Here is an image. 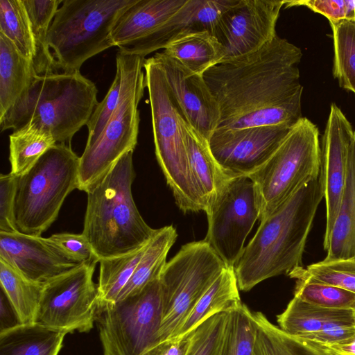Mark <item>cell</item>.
Returning <instances> with one entry per match:
<instances>
[{
	"label": "cell",
	"instance_id": "11",
	"mask_svg": "<svg viewBox=\"0 0 355 355\" xmlns=\"http://www.w3.org/2000/svg\"><path fill=\"white\" fill-rule=\"evenodd\" d=\"M205 213L208 228L203 240L227 267L234 268L248 235L260 218L254 182L246 176L231 178Z\"/></svg>",
	"mask_w": 355,
	"mask_h": 355
},
{
	"label": "cell",
	"instance_id": "36",
	"mask_svg": "<svg viewBox=\"0 0 355 355\" xmlns=\"http://www.w3.org/2000/svg\"><path fill=\"white\" fill-rule=\"evenodd\" d=\"M0 33L12 42L24 57L33 61L34 39L23 0H0Z\"/></svg>",
	"mask_w": 355,
	"mask_h": 355
},
{
	"label": "cell",
	"instance_id": "25",
	"mask_svg": "<svg viewBox=\"0 0 355 355\" xmlns=\"http://www.w3.org/2000/svg\"><path fill=\"white\" fill-rule=\"evenodd\" d=\"M233 267H226L204 293L172 338L182 336L211 316L230 311L241 302Z\"/></svg>",
	"mask_w": 355,
	"mask_h": 355
},
{
	"label": "cell",
	"instance_id": "35",
	"mask_svg": "<svg viewBox=\"0 0 355 355\" xmlns=\"http://www.w3.org/2000/svg\"><path fill=\"white\" fill-rule=\"evenodd\" d=\"M148 243L131 253L99 261L100 268L97 286L100 303L116 301L120 292L135 272Z\"/></svg>",
	"mask_w": 355,
	"mask_h": 355
},
{
	"label": "cell",
	"instance_id": "14",
	"mask_svg": "<svg viewBox=\"0 0 355 355\" xmlns=\"http://www.w3.org/2000/svg\"><path fill=\"white\" fill-rule=\"evenodd\" d=\"M284 4L280 0H236L220 17L214 33L225 49L223 61L254 52L272 41Z\"/></svg>",
	"mask_w": 355,
	"mask_h": 355
},
{
	"label": "cell",
	"instance_id": "17",
	"mask_svg": "<svg viewBox=\"0 0 355 355\" xmlns=\"http://www.w3.org/2000/svg\"><path fill=\"white\" fill-rule=\"evenodd\" d=\"M155 58L163 71L169 96L184 120L209 141L218 128V103L203 76L193 74L162 52Z\"/></svg>",
	"mask_w": 355,
	"mask_h": 355
},
{
	"label": "cell",
	"instance_id": "15",
	"mask_svg": "<svg viewBox=\"0 0 355 355\" xmlns=\"http://www.w3.org/2000/svg\"><path fill=\"white\" fill-rule=\"evenodd\" d=\"M291 128L281 125L216 128L209 139V145L228 178L248 177L268 160Z\"/></svg>",
	"mask_w": 355,
	"mask_h": 355
},
{
	"label": "cell",
	"instance_id": "47",
	"mask_svg": "<svg viewBox=\"0 0 355 355\" xmlns=\"http://www.w3.org/2000/svg\"><path fill=\"white\" fill-rule=\"evenodd\" d=\"M323 346L334 355H355V336L338 344Z\"/></svg>",
	"mask_w": 355,
	"mask_h": 355
},
{
	"label": "cell",
	"instance_id": "40",
	"mask_svg": "<svg viewBox=\"0 0 355 355\" xmlns=\"http://www.w3.org/2000/svg\"><path fill=\"white\" fill-rule=\"evenodd\" d=\"M227 313H216L195 329L185 355H218L223 342Z\"/></svg>",
	"mask_w": 355,
	"mask_h": 355
},
{
	"label": "cell",
	"instance_id": "18",
	"mask_svg": "<svg viewBox=\"0 0 355 355\" xmlns=\"http://www.w3.org/2000/svg\"><path fill=\"white\" fill-rule=\"evenodd\" d=\"M0 257L28 279L41 284L82 264L64 253L49 238L21 232H0Z\"/></svg>",
	"mask_w": 355,
	"mask_h": 355
},
{
	"label": "cell",
	"instance_id": "19",
	"mask_svg": "<svg viewBox=\"0 0 355 355\" xmlns=\"http://www.w3.org/2000/svg\"><path fill=\"white\" fill-rule=\"evenodd\" d=\"M187 1L137 0L114 24L112 33L114 46L122 53L141 56L149 39Z\"/></svg>",
	"mask_w": 355,
	"mask_h": 355
},
{
	"label": "cell",
	"instance_id": "41",
	"mask_svg": "<svg viewBox=\"0 0 355 355\" xmlns=\"http://www.w3.org/2000/svg\"><path fill=\"white\" fill-rule=\"evenodd\" d=\"M17 177L10 172L0 175V232H19L15 219Z\"/></svg>",
	"mask_w": 355,
	"mask_h": 355
},
{
	"label": "cell",
	"instance_id": "13",
	"mask_svg": "<svg viewBox=\"0 0 355 355\" xmlns=\"http://www.w3.org/2000/svg\"><path fill=\"white\" fill-rule=\"evenodd\" d=\"M146 87L145 78L125 94L96 141L85 146L80 157L78 189H93L137 144L140 121L138 105Z\"/></svg>",
	"mask_w": 355,
	"mask_h": 355
},
{
	"label": "cell",
	"instance_id": "24",
	"mask_svg": "<svg viewBox=\"0 0 355 355\" xmlns=\"http://www.w3.org/2000/svg\"><path fill=\"white\" fill-rule=\"evenodd\" d=\"M188 71L200 76L225 58L223 46L209 31L194 32L178 37L162 51Z\"/></svg>",
	"mask_w": 355,
	"mask_h": 355
},
{
	"label": "cell",
	"instance_id": "21",
	"mask_svg": "<svg viewBox=\"0 0 355 355\" xmlns=\"http://www.w3.org/2000/svg\"><path fill=\"white\" fill-rule=\"evenodd\" d=\"M144 62L145 58L141 56L118 51L114 79L87 125L88 137L85 146H89L96 141L123 97L145 78V71L143 70Z\"/></svg>",
	"mask_w": 355,
	"mask_h": 355
},
{
	"label": "cell",
	"instance_id": "3",
	"mask_svg": "<svg viewBox=\"0 0 355 355\" xmlns=\"http://www.w3.org/2000/svg\"><path fill=\"white\" fill-rule=\"evenodd\" d=\"M133 152L125 153L87 193L83 234L99 262L123 256L147 244L157 232L143 219L133 199Z\"/></svg>",
	"mask_w": 355,
	"mask_h": 355
},
{
	"label": "cell",
	"instance_id": "39",
	"mask_svg": "<svg viewBox=\"0 0 355 355\" xmlns=\"http://www.w3.org/2000/svg\"><path fill=\"white\" fill-rule=\"evenodd\" d=\"M294 296L325 309L355 310L354 293L303 278L297 279Z\"/></svg>",
	"mask_w": 355,
	"mask_h": 355
},
{
	"label": "cell",
	"instance_id": "10",
	"mask_svg": "<svg viewBox=\"0 0 355 355\" xmlns=\"http://www.w3.org/2000/svg\"><path fill=\"white\" fill-rule=\"evenodd\" d=\"M96 320L104 355H145L157 344L162 320L159 279L123 300L98 302Z\"/></svg>",
	"mask_w": 355,
	"mask_h": 355
},
{
	"label": "cell",
	"instance_id": "22",
	"mask_svg": "<svg viewBox=\"0 0 355 355\" xmlns=\"http://www.w3.org/2000/svg\"><path fill=\"white\" fill-rule=\"evenodd\" d=\"M277 321L286 333L303 338L336 327L355 326V310L325 309L294 296Z\"/></svg>",
	"mask_w": 355,
	"mask_h": 355
},
{
	"label": "cell",
	"instance_id": "37",
	"mask_svg": "<svg viewBox=\"0 0 355 355\" xmlns=\"http://www.w3.org/2000/svg\"><path fill=\"white\" fill-rule=\"evenodd\" d=\"M256 327L252 312L243 303L227 312L218 355H252Z\"/></svg>",
	"mask_w": 355,
	"mask_h": 355
},
{
	"label": "cell",
	"instance_id": "34",
	"mask_svg": "<svg viewBox=\"0 0 355 355\" xmlns=\"http://www.w3.org/2000/svg\"><path fill=\"white\" fill-rule=\"evenodd\" d=\"M329 22L334 39V76L342 88L355 94V21Z\"/></svg>",
	"mask_w": 355,
	"mask_h": 355
},
{
	"label": "cell",
	"instance_id": "45",
	"mask_svg": "<svg viewBox=\"0 0 355 355\" xmlns=\"http://www.w3.org/2000/svg\"><path fill=\"white\" fill-rule=\"evenodd\" d=\"M194 329L182 336L172 338L159 343L145 355H185L190 345Z\"/></svg>",
	"mask_w": 355,
	"mask_h": 355
},
{
	"label": "cell",
	"instance_id": "27",
	"mask_svg": "<svg viewBox=\"0 0 355 355\" xmlns=\"http://www.w3.org/2000/svg\"><path fill=\"white\" fill-rule=\"evenodd\" d=\"M67 334L37 322L19 324L0 331V355H58Z\"/></svg>",
	"mask_w": 355,
	"mask_h": 355
},
{
	"label": "cell",
	"instance_id": "38",
	"mask_svg": "<svg viewBox=\"0 0 355 355\" xmlns=\"http://www.w3.org/2000/svg\"><path fill=\"white\" fill-rule=\"evenodd\" d=\"M288 275L337 286L355 293V257L325 260L295 268Z\"/></svg>",
	"mask_w": 355,
	"mask_h": 355
},
{
	"label": "cell",
	"instance_id": "28",
	"mask_svg": "<svg viewBox=\"0 0 355 355\" xmlns=\"http://www.w3.org/2000/svg\"><path fill=\"white\" fill-rule=\"evenodd\" d=\"M36 76L32 60L24 57L12 42L0 33V118Z\"/></svg>",
	"mask_w": 355,
	"mask_h": 355
},
{
	"label": "cell",
	"instance_id": "5",
	"mask_svg": "<svg viewBox=\"0 0 355 355\" xmlns=\"http://www.w3.org/2000/svg\"><path fill=\"white\" fill-rule=\"evenodd\" d=\"M136 1H62L48 35L58 70L80 71L89 58L114 46L112 33L114 24Z\"/></svg>",
	"mask_w": 355,
	"mask_h": 355
},
{
	"label": "cell",
	"instance_id": "7",
	"mask_svg": "<svg viewBox=\"0 0 355 355\" xmlns=\"http://www.w3.org/2000/svg\"><path fill=\"white\" fill-rule=\"evenodd\" d=\"M144 69L157 162L178 207L184 213L205 211L189 166L182 117L169 96L161 65L153 56L145 59Z\"/></svg>",
	"mask_w": 355,
	"mask_h": 355
},
{
	"label": "cell",
	"instance_id": "30",
	"mask_svg": "<svg viewBox=\"0 0 355 355\" xmlns=\"http://www.w3.org/2000/svg\"><path fill=\"white\" fill-rule=\"evenodd\" d=\"M177 236L176 230L172 225L157 229L135 272L115 302L136 294L150 282L159 279L166 263L167 254L175 242Z\"/></svg>",
	"mask_w": 355,
	"mask_h": 355
},
{
	"label": "cell",
	"instance_id": "23",
	"mask_svg": "<svg viewBox=\"0 0 355 355\" xmlns=\"http://www.w3.org/2000/svg\"><path fill=\"white\" fill-rule=\"evenodd\" d=\"M182 128L190 168L205 211L231 178L224 173L214 157L209 141L189 125L183 118Z\"/></svg>",
	"mask_w": 355,
	"mask_h": 355
},
{
	"label": "cell",
	"instance_id": "46",
	"mask_svg": "<svg viewBox=\"0 0 355 355\" xmlns=\"http://www.w3.org/2000/svg\"><path fill=\"white\" fill-rule=\"evenodd\" d=\"M1 330H3L14 327L19 324L20 322L12 309V306L9 303L6 295L1 291Z\"/></svg>",
	"mask_w": 355,
	"mask_h": 355
},
{
	"label": "cell",
	"instance_id": "4",
	"mask_svg": "<svg viewBox=\"0 0 355 355\" xmlns=\"http://www.w3.org/2000/svg\"><path fill=\"white\" fill-rule=\"evenodd\" d=\"M95 84L80 71L37 76L0 118L1 131L33 124L48 131L57 144H70L87 125L98 102Z\"/></svg>",
	"mask_w": 355,
	"mask_h": 355
},
{
	"label": "cell",
	"instance_id": "31",
	"mask_svg": "<svg viewBox=\"0 0 355 355\" xmlns=\"http://www.w3.org/2000/svg\"><path fill=\"white\" fill-rule=\"evenodd\" d=\"M1 291L21 324L35 322L44 284L33 282L0 257Z\"/></svg>",
	"mask_w": 355,
	"mask_h": 355
},
{
	"label": "cell",
	"instance_id": "2",
	"mask_svg": "<svg viewBox=\"0 0 355 355\" xmlns=\"http://www.w3.org/2000/svg\"><path fill=\"white\" fill-rule=\"evenodd\" d=\"M323 198L320 172L261 221L234 266L240 290L248 291L268 278L302 267L306 239Z\"/></svg>",
	"mask_w": 355,
	"mask_h": 355
},
{
	"label": "cell",
	"instance_id": "44",
	"mask_svg": "<svg viewBox=\"0 0 355 355\" xmlns=\"http://www.w3.org/2000/svg\"><path fill=\"white\" fill-rule=\"evenodd\" d=\"M355 336V326H339L307 335L305 338L322 345L344 342Z\"/></svg>",
	"mask_w": 355,
	"mask_h": 355
},
{
	"label": "cell",
	"instance_id": "1",
	"mask_svg": "<svg viewBox=\"0 0 355 355\" xmlns=\"http://www.w3.org/2000/svg\"><path fill=\"white\" fill-rule=\"evenodd\" d=\"M302 55L299 47L277 35L259 50L206 71L220 110L217 128L295 125L302 118Z\"/></svg>",
	"mask_w": 355,
	"mask_h": 355
},
{
	"label": "cell",
	"instance_id": "26",
	"mask_svg": "<svg viewBox=\"0 0 355 355\" xmlns=\"http://www.w3.org/2000/svg\"><path fill=\"white\" fill-rule=\"evenodd\" d=\"M325 260L355 257V131L349 148L343 198Z\"/></svg>",
	"mask_w": 355,
	"mask_h": 355
},
{
	"label": "cell",
	"instance_id": "16",
	"mask_svg": "<svg viewBox=\"0 0 355 355\" xmlns=\"http://www.w3.org/2000/svg\"><path fill=\"white\" fill-rule=\"evenodd\" d=\"M341 110L332 103L322 137L321 174L326 202L323 248L327 251L346 182L349 148L354 132Z\"/></svg>",
	"mask_w": 355,
	"mask_h": 355
},
{
	"label": "cell",
	"instance_id": "6",
	"mask_svg": "<svg viewBox=\"0 0 355 355\" xmlns=\"http://www.w3.org/2000/svg\"><path fill=\"white\" fill-rule=\"evenodd\" d=\"M79 162L70 145L56 144L17 177L15 219L19 232L40 236L50 227L67 196L78 189Z\"/></svg>",
	"mask_w": 355,
	"mask_h": 355
},
{
	"label": "cell",
	"instance_id": "32",
	"mask_svg": "<svg viewBox=\"0 0 355 355\" xmlns=\"http://www.w3.org/2000/svg\"><path fill=\"white\" fill-rule=\"evenodd\" d=\"M34 39L33 64L37 76L58 73L55 61L48 44L51 22L62 0H23Z\"/></svg>",
	"mask_w": 355,
	"mask_h": 355
},
{
	"label": "cell",
	"instance_id": "12",
	"mask_svg": "<svg viewBox=\"0 0 355 355\" xmlns=\"http://www.w3.org/2000/svg\"><path fill=\"white\" fill-rule=\"evenodd\" d=\"M96 263H83L44 283L35 322L68 334L90 331L98 306Z\"/></svg>",
	"mask_w": 355,
	"mask_h": 355
},
{
	"label": "cell",
	"instance_id": "8",
	"mask_svg": "<svg viewBox=\"0 0 355 355\" xmlns=\"http://www.w3.org/2000/svg\"><path fill=\"white\" fill-rule=\"evenodd\" d=\"M321 172V148L316 125L302 117L293 125L268 160L248 177L254 184L260 220Z\"/></svg>",
	"mask_w": 355,
	"mask_h": 355
},
{
	"label": "cell",
	"instance_id": "48",
	"mask_svg": "<svg viewBox=\"0 0 355 355\" xmlns=\"http://www.w3.org/2000/svg\"><path fill=\"white\" fill-rule=\"evenodd\" d=\"M354 20L355 21V17H354Z\"/></svg>",
	"mask_w": 355,
	"mask_h": 355
},
{
	"label": "cell",
	"instance_id": "43",
	"mask_svg": "<svg viewBox=\"0 0 355 355\" xmlns=\"http://www.w3.org/2000/svg\"><path fill=\"white\" fill-rule=\"evenodd\" d=\"M286 7L305 6L325 16L329 21L347 19L346 0L285 1Z\"/></svg>",
	"mask_w": 355,
	"mask_h": 355
},
{
	"label": "cell",
	"instance_id": "42",
	"mask_svg": "<svg viewBox=\"0 0 355 355\" xmlns=\"http://www.w3.org/2000/svg\"><path fill=\"white\" fill-rule=\"evenodd\" d=\"M49 239L64 253L82 263L98 262L90 243L83 233H58Z\"/></svg>",
	"mask_w": 355,
	"mask_h": 355
},
{
	"label": "cell",
	"instance_id": "33",
	"mask_svg": "<svg viewBox=\"0 0 355 355\" xmlns=\"http://www.w3.org/2000/svg\"><path fill=\"white\" fill-rule=\"evenodd\" d=\"M10 173L17 177L27 172L56 141L48 131L33 124L14 130L9 136Z\"/></svg>",
	"mask_w": 355,
	"mask_h": 355
},
{
	"label": "cell",
	"instance_id": "9",
	"mask_svg": "<svg viewBox=\"0 0 355 355\" xmlns=\"http://www.w3.org/2000/svg\"><path fill=\"white\" fill-rule=\"evenodd\" d=\"M227 266L204 240L188 243L159 276L162 320L157 345L170 339Z\"/></svg>",
	"mask_w": 355,
	"mask_h": 355
},
{
	"label": "cell",
	"instance_id": "29",
	"mask_svg": "<svg viewBox=\"0 0 355 355\" xmlns=\"http://www.w3.org/2000/svg\"><path fill=\"white\" fill-rule=\"evenodd\" d=\"M256 327L252 355H334L320 344L290 335L259 311L252 312Z\"/></svg>",
	"mask_w": 355,
	"mask_h": 355
},
{
	"label": "cell",
	"instance_id": "20",
	"mask_svg": "<svg viewBox=\"0 0 355 355\" xmlns=\"http://www.w3.org/2000/svg\"><path fill=\"white\" fill-rule=\"evenodd\" d=\"M236 0H187L186 3L163 24L144 46L141 56L165 47L182 35L200 31L214 34L223 13Z\"/></svg>",
	"mask_w": 355,
	"mask_h": 355
}]
</instances>
